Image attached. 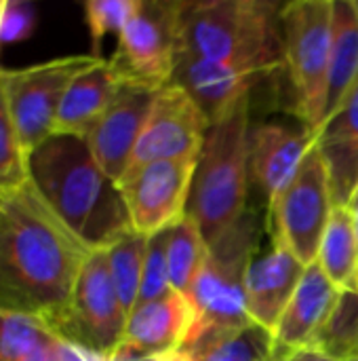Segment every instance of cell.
<instances>
[{
  "instance_id": "cell-1",
  "label": "cell",
  "mask_w": 358,
  "mask_h": 361,
  "mask_svg": "<svg viewBox=\"0 0 358 361\" xmlns=\"http://www.w3.org/2000/svg\"><path fill=\"white\" fill-rule=\"evenodd\" d=\"M74 233L51 212L30 180L0 192V311L49 328L70 305L89 258Z\"/></svg>"
},
{
  "instance_id": "cell-2",
  "label": "cell",
  "mask_w": 358,
  "mask_h": 361,
  "mask_svg": "<svg viewBox=\"0 0 358 361\" xmlns=\"http://www.w3.org/2000/svg\"><path fill=\"white\" fill-rule=\"evenodd\" d=\"M27 180L91 252L133 233L118 184L95 161L84 137L51 133L27 152Z\"/></svg>"
},
{
  "instance_id": "cell-3",
  "label": "cell",
  "mask_w": 358,
  "mask_h": 361,
  "mask_svg": "<svg viewBox=\"0 0 358 361\" xmlns=\"http://www.w3.org/2000/svg\"><path fill=\"white\" fill-rule=\"evenodd\" d=\"M281 8L266 0L177 2L179 53L270 74L285 63Z\"/></svg>"
},
{
  "instance_id": "cell-4",
  "label": "cell",
  "mask_w": 358,
  "mask_h": 361,
  "mask_svg": "<svg viewBox=\"0 0 358 361\" xmlns=\"http://www.w3.org/2000/svg\"><path fill=\"white\" fill-rule=\"evenodd\" d=\"M249 99L224 123L211 125L198 157L188 216L211 245L247 214Z\"/></svg>"
},
{
  "instance_id": "cell-5",
  "label": "cell",
  "mask_w": 358,
  "mask_h": 361,
  "mask_svg": "<svg viewBox=\"0 0 358 361\" xmlns=\"http://www.w3.org/2000/svg\"><path fill=\"white\" fill-rule=\"evenodd\" d=\"M255 220L247 214L230 233L209 245L205 269L188 294L198 319L188 347L205 334L255 324L247 307V269L255 256Z\"/></svg>"
},
{
  "instance_id": "cell-6",
  "label": "cell",
  "mask_w": 358,
  "mask_h": 361,
  "mask_svg": "<svg viewBox=\"0 0 358 361\" xmlns=\"http://www.w3.org/2000/svg\"><path fill=\"white\" fill-rule=\"evenodd\" d=\"M331 23V0H295L281 8L283 55L295 91L298 114L314 131L325 123Z\"/></svg>"
},
{
  "instance_id": "cell-7",
  "label": "cell",
  "mask_w": 358,
  "mask_h": 361,
  "mask_svg": "<svg viewBox=\"0 0 358 361\" xmlns=\"http://www.w3.org/2000/svg\"><path fill=\"white\" fill-rule=\"evenodd\" d=\"M333 207L329 167L317 142L289 186L270 205L272 239L287 247L304 267L317 262Z\"/></svg>"
},
{
  "instance_id": "cell-8",
  "label": "cell",
  "mask_w": 358,
  "mask_h": 361,
  "mask_svg": "<svg viewBox=\"0 0 358 361\" xmlns=\"http://www.w3.org/2000/svg\"><path fill=\"white\" fill-rule=\"evenodd\" d=\"M124 326L127 315L112 283L106 250H95L76 279L70 305L49 330L57 341L112 360L122 343Z\"/></svg>"
},
{
  "instance_id": "cell-9",
  "label": "cell",
  "mask_w": 358,
  "mask_h": 361,
  "mask_svg": "<svg viewBox=\"0 0 358 361\" xmlns=\"http://www.w3.org/2000/svg\"><path fill=\"white\" fill-rule=\"evenodd\" d=\"M177 55V2L141 0L137 13L118 34V47L110 63L120 82L158 91L171 82Z\"/></svg>"
},
{
  "instance_id": "cell-10",
  "label": "cell",
  "mask_w": 358,
  "mask_h": 361,
  "mask_svg": "<svg viewBox=\"0 0 358 361\" xmlns=\"http://www.w3.org/2000/svg\"><path fill=\"white\" fill-rule=\"evenodd\" d=\"M101 57L97 55H65L25 68H6V97L11 114L25 150H34L51 135L57 108L70 87V82Z\"/></svg>"
},
{
  "instance_id": "cell-11",
  "label": "cell",
  "mask_w": 358,
  "mask_h": 361,
  "mask_svg": "<svg viewBox=\"0 0 358 361\" xmlns=\"http://www.w3.org/2000/svg\"><path fill=\"white\" fill-rule=\"evenodd\" d=\"M196 165L198 159L156 161L118 182L135 233L154 237L188 216Z\"/></svg>"
},
{
  "instance_id": "cell-12",
  "label": "cell",
  "mask_w": 358,
  "mask_h": 361,
  "mask_svg": "<svg viewBox=\"0 0 358 361\" xmlns=\"http://www.w3.org/2000/svg\"><path fill=\"white\" fill-rule=\"evenodd\" d=\"M209 127L207 116L184 89L175 85L162 87L154 97L127 173L156 161L198 159Z\"/></svg>"
},
{
  "instance_id": "cell-13",
  "label": "cell",
  "mask_w": 358,
  "mask_h": 361,
  "mask_svg": "<svg viewBox=\"0 0 358 361\" xmlns=\"http://www.w3.org/2000/svg\"><path fill=\"white\" fill-rule=\"evenodd\" d=\"M158 91L135 82H120L110 108L87 135L95 161L116 184L131 165Z\"/></svg>"
},
{
  "instance_id": "cell-14",
  "label": "cell",
  "mask_w": 358,
  "mask_h": 361,
  "mask_svg": "<svg viewBox=\"0 0 358 361\" xmlns=\"http://www.w3.org/2000/svg\"><path fill=\"white\" fill-rule=\"evenodd\" d=\"M342 305L344 294L327 279L321 264H308L274 330L279 351L293 355L304 349H319L329 334Z\"/></svg>"
},
{
  "instance_id": "cell-15",
  "label": "cell",
  "mask_w": 358,
  "mask_h": 361,
  "mask_svg": "<svg viewBox=\"0 0 358 361\" xmlns=\"http://www.w3.org/2000/svg\"><path fill=\"white\" fill-rule=\"evenodd\" d=\"M196 309L186 294L137 305L127 317L124 336L112 357H158L186 349L196 332Z\"/></svg>"
},
{
  "instance_id": "cell-16",
  "label": "cell",
  "mask_w": 358,
  "mask_h": 361,
  "mask_svg": "<svg viewBox=\"0 0 358 361\" xmlns=\"http://www.w3.org/2000/svg\"><path fill=\"white\" fill-rule=\"evenodd\" d=\"M262 76H266V72L255 68H241L179 53L169 85L184 89L203 110L209 125H217L249 99L251 89Z\"/></svg>"
},
{
  "instance_id": "cell-17",
  "label": "cell",
  "mask_w": 358,
  "mask_h": 361,
  "mask_svg": "<svg viewBox=\"0 0 358 361\" xmlns=\"http://www.w3.org/2000/svg\"><path fill=\"white\" fill-rule=\"evenodd\" d=\"M317 140L319 131L306 125L262 123L249 133V176L266 195L268 207L289 186Z\"/></svg>"
},
{
  "instance_id": "cell-18",
  "label": "cell",
  "mask_w": 358,
  "mask_h": 361,
  "mask_svg": "<svg viewBox=\"0 0 358 361\" xmlns=\"http://www.w3.org/2000/svg\"><path fill=\"white\" fill-rule=\"evenodd\" d=\"M306 267L274 241L268 254L251 260L247 269V307L251 319L274 334Z\"/></svg>"
},
{
  "instance_id": "cell-19",
  "label": "cell",
  "mask_w": 358,
  "mask_h": 361,
  "mask_svg": "<svg viewBox=\"0 0 358 361\" xmlns=\"http://www.w3.org/2000/svg\"><path fill=\"white\" fill-rule=\"evenodd\" d=\"M335 205H350L358 188V78L342 104L319 129Z\"/></svg>"
},
{
  "instance_id": "cell-20",
  "label": "cell",
  "mask_w": 358,
  "mask_h": 361,
  "mask_svg": "<svg viewBox=\"0 0 358 361\" xmlns=\"http://www.w3.org/2000/svg\"><path fill=\"white\" fill-rule=\"evenodd\" d=\"M120 87V76L112 68L110 59H99L89 70L80 72L68 87L51 133L84 137L95 129L99 118L110 108L116 91Z\"/></svg>"
},
{
  "instance_id": "cell-21",
  "label": "cell",
  "mask_w": 358,
  "mask_h": 361,
  "mask_svg": "<svg viewBox=\"0 0 358 361\" xmlns=\"http://www.w3.org/2000/svg\"><path fill=\"white\" fill-rule=\"evenodd\" d=\"M358 78V15L348 0L333 2L331 55L327 72L325 121L342 104ZM323 127V125H321Z\"/></svg>"
},
{
  "instance_id": "cell-22",
  "label": "cell",
  "mask_w": 358,
  "mask_h": 361,
  "mask_svg": "<svg viewBox=\"0 0 358 361\" xmlns=\"http://www.w3.org/2000/svg\"><path fill=\"white\" fill-rule=\"evenodd\" d=\"M327 279L344 294L358 296V237L348 205H335L325 231L319 258Z\"/></svg>"
},
{
  "instance_id": "cell-23",
  "label": "cell",
  "mask_w": 358,
  "mask_h": 361,
  "mask_svg": "<svg viewBox=\"0 0 358 361\" xmlns=\"http://www.w3.org/2000/svg\"><path fill=\"white\" fill-rule=\"evenodd\" d=\"M196 361H287L279 351L274 334L257 324L200 336L188 347Z\"/></svg>"
},
{
  "instance_id": "cell-24",
  "label": "cell",
  "mask_w": 358,
  "mask_h": 361,
  "mask_svg": "<svg viewBox=\"0 0 358 361\" xmlns=\"http://www.w3.org/2000/svg\"><path fill=\"white\" fill-rule=\"evenodd\" d=\"M209 258V243L198 224L186 216L167 231V267L171 288L179 294H190Z\"/></svg>"
},
{
  "instance_id": "cell-25",
  "label": "cell",
  "mask_w": 358,
  "mask_h": 361,
  "mask_svg": "<svg viewBox=\"0 0 358 361\" xmlns=\"http://www.w3.org/2000/svg\"><path fill=\"white\" fill-rule=\"evenodd\" d=\"M148 239L150 237H143V235L133 231V233L120 237L116 243H112L106 250L112 283L116 288L118 300H120L122 311H124L127 317L137 307Z\"/></svg>"
},
{
  "instance_id": "cell-26",
  "label": "cell",
  "mask_w": 358,
  "mask_h": 361,
  "mask_svg": "<svg viewBox=\"0 0 358 361\" xmlns=\"http://www.w3.org/2000/svg\"><path fill=\"white\" fill-rule=\"evenodd\" d=\"M4 70L0 66V192L15 190L27 182V157L11 114Z\"/></svg>"
},
{
  "instance_id": "cell-27",
  "label": "cell",
  "mask_w": 358,
  "mask_h": 361,
  "mask_svg": "<svg viewBox=\"0 0 358 361\" xmlns=\"http://www.w3.org/2000/svg\"><path fill=\"white\" fill-rule=\"evenodd\" d=\"M51 341L55 336L44 322L0 311V361H25Z\"/></svg>"
},
{
  "instance_id": "cell-28",
  "label": "cell",
  "mask_w": 358,
  "mask_h": 361,
  "mask_svg": "<svg viewBox=\"0 0 358 361\" xmlns=\"http://www.w3.org/2000/svg\"><path fill=\"white\" fill-rule=\"evenodd\" d=\"M141 0H89L84 2V21L93 40V55H99L101 40L116 32L120 34L137 13Z\"/></svg>"
},
{
  "instance_id": "cell-29",
  "label": "cell",
  "mask_w": 358,
  "mask_h": 361,
  "mask_svg": "<svg viewBox=\"0 0 358 361\" xmlns=\"http://www.w3.org/2000/svg\"><path fill=\"white\" fill-rule=\"evenodd\" d=\"M169 281V267H167V231L158 233L148 239L146 260H143V275L137 305H146L158 298H165L171 292Z\"/></svg>"
},
{
  "instance_id": "cell-30",
  "label": "cell",
  "mask_w": 358,
  "mask_h": 361,
  "mask_svg": "<svg viewBox=\"0 0 358 361\" xmlns=\"http://www.w3.org/2000/svg\"><path fill=\"white\" fill-rule=\"evenodd\" d=\"M36 21L38 17L34 4L23 0H4L0 15V44L30 38L36 30Z\"/></svg>"
},
{
  "instance_id": "cell-31",
  "label": "cell",
  "mask_w": 358,
  "mask_h": 361,
  "mask_svg": "<svg viewBox=\"0 0 358 361\" xmlns=\"http://www.w3.org/2000/svg\"><path fill=\"white\" fill-rule=\"evenodd\" d=\"M287 361H352V360H342V357H335L323 349H304V351H298L293 353Z\"/></svg>"
},
{
  "instance_id": "cell-32",
  "label": "cell",
  "mask_w": 358,
  "mask_h": 361,
  "mask_svg": "<svg viewBox=\"0 0 358 361\" xmlns=\"http://www.w3.org/2000/svg\"><path fill=\"white\" fill-rule=\"evenodd\" d=\"M25 361H61V351H59V341H51L49 345L40 347L36 353H32Z\"/></svg>"
},
{
  "instance_id": "cell-33",
  "label": "cell",
  "mask_w": 358,
  "mask_h": 361,
  "mask_svg": "<svg viewBox=\"0 0 358 361\" xmlns=\"http://www.w3.org/2000/svg\"><path fill=\"white\" fill-rule=\"evenodd\" d=\"M154 361H196L190 349H177V351H171V353H165V355H158L154 357Z\"/></svg>"
},
{
  "instance_id": "cell-34",
  "label": "cell",
  "mask_w": 358,
  "mask_h": 361,
  "mask_svg": "<svg viewBox=\"0 0 358 361\" xmlns=\"http://www.w3.org/2000/svg\"><path fill=\"white\" fill-rule=\"evenodd\" d=\"M350 212H352V218H354V228H357V237H358V197L350 201Z\"/></svg>"
},
{
  "instance_id": "cell-35",
  "label": "cell",
  "mask_w": 358,
  "mask_h": 361,
  "mask_svg": "<svg viewBox=\"0 0 358 361\" xmlns=\"http://www.w3.org/2000/svg\"><path fill=\"white\" fill-rule=\"evenodd\" d=\"M110 361H154V357H112Z\"/></svg>"
},
{
  "instance_id": "cell-36",
  "label": "cell",
  "mask_w": 358,
  "mask_h": 361,
  "mask_svg": "<svg viewBox=\"0 0 358 361\" xmlns=\"http://www.w3.org/2000/svg\"><path fill=\"white\" fill-rule=\"evenodd\" d=\"M352 2V6H354V11H357V15H358V0H350Z\"/></svg>"
},
{
  "instance_id": "cell-37",
  "label": "cell",
  "mask_w": 358,
  "mask_h": 361,
  "mask_svg": "<svg viewBox=\"0 0 358 361\" xmlns=\"http://www.w3.org/2000/svg\"><path fill=\"white\" fill-rule=\"evenodd\" d=\"M2 8H4V0H0V15H2Z\"/></svg>"
},
{
  "instance_id": "cell-38",
  "label": "cell",
  "mask_w": 358,
  "mask_h": 361,
  "mask_svg": "<svg viewBox=\"0 0 358 361\" xmlns=\"http://www.w3.org/2000/svg\"><path fill=\"white\" fill-rule=\"evenodd\" d=\"M358 197V188H357V192H354V197H352V199H357Z\"/></svg>"
},
{
  "instance_id": "cell-39",
  "label": "cell",
  "mask_w": 358,
  "mask_h": 361,
  "mask_svg": "<svg viewBox=\"0 0 358 361\" xmlns=\"http://www.w3.org/2000/svg\"><path fill=\"white\" fill-rule=\"evenodd\" d=\"M352 361H358V357H357V360H352Z\"/></svg>"
}]
</instances>
